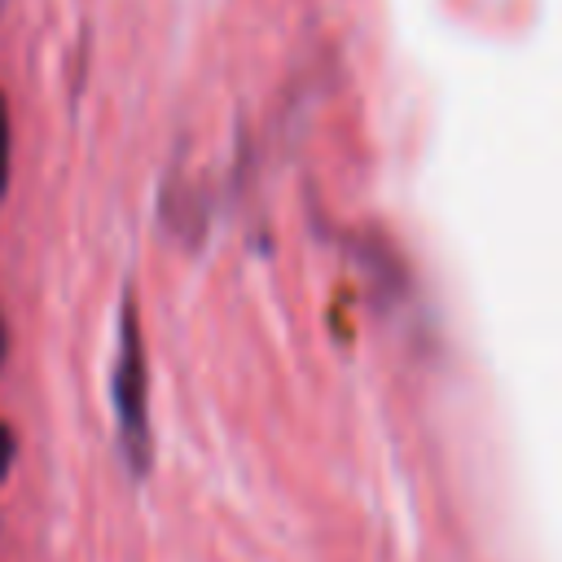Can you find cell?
I'll list each match as a JSON object with an SVG mask.
<instances>
[{
	"label": "cell",
	"instance_id": "1",
	"mask_svg": "<svg viewBox=\"0 0 562 562\" xmlns=\"http://www.w3.org/2000/svg\"><path fill=\"white\" fill-rule=\"evenodd\" d=\"M110 400H114L127 465L136 474H145L149 470V369H145V338H140V321H136L132 303H123V316H119V351H114V369H110Z\"/></svg>",
	"mask_w": 562,
	"mask_h": 562
},
{
	"label": "cell",
	"instance_id": "2",
	"mask_svg": "<svg viewBox=\"0 0 562 562\" xmlns=\"http://www.w3.org/2000/svg\"><path fill=\"white\" fill-rule=\"evenodd\" d=\"M9 158H13V127H9V105L0 97V198L9 189Z\"/></svg>",
	"mask_w": 562,
	"mask_h": 562
},
{
	"label": "cell",
	"instance_id": "3",
	"mask_svg": "<svg viewBox=\"0 0 562 562\" xmlns=\"http://www.w3.org/2000/svg\"><path fill=\"white\" fill-rule=\"evenodd\" d=\"M9 465H13V430L0 422V479L9 474Z\"/></svg>",
	"mask_w": 562,
	"mask_h": 562
},
{
	"label": "cell",
	"instance_id": "4",
	"mask_svg": "<svg viewBox=\"0 0 562 562\" xmlns=\"http://www.w3.org/2000/svg\"><path fill=\"white\" fill-rule=\"evenodd\" d=\"M4 347H9V334H4V316H0V364H4Z\"/></svg>",
	"mask_w": 562,
	"mask_h": 562
}]
</instances>
